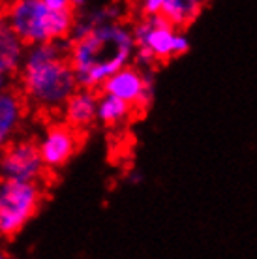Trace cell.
<instances>
[{
  "label": "cell",
  "instance_id": "13",
  "mask_svg": "<svg viewBox=\"0 0 257 259\" xmlns=\"http://www.w3.org/2000/svg\"><path fill=\"white\" fill-rule=\"evenodd\" d=\"M203 6L205 0H167L160 15L177 28H186L199 17Z\"/></svg>",
  "mask_w": 257,
  "mask_h": 259
},
{
  "label": "cell",
  "instance_id": "17",
  "mask_svg": "<svg viewBox=\"0 0 257 259\" xmlns=\"http://www.w3.org/2000/svg\"><path fill=\"white\" fill-rule=\"evenodd\" d=\"M71 2H73V6H75V8H81V6H84V4H87V0H71Z\"/></svg>",
  "mask_w": 257,
  "mask_h": 259
},
{
  "label": "cell",
  "instance_id": "16",
  "mask_svg": "<svg viewBox=\"0 0 257 259\" xmlns=\"http://www.w3.org/2000/svg\"><path fill=\"white\" fill-rule=\"evenodd\" d=\"M12 77L13 75H8V73H2V71H0V92L12 87Z\"/></svg>",
  "mask_w": 257,
  "mask_h": 259
},
{
  "label": "cell",
  "instance_id": "18",
  "mask_svg": "<svg viewBox=\"0 0 257 259\" xmlns=\"http://www.w3.org/2000/svg\"><path fill=\"white\" fill-rule=\"evenodd\" d=\"M205 2H206V0H205Z\"/></svg>",
  "mask_w": 257,
  "mask_h": 259
},
{
  "label": "cell",
  "instance_id": "10",
  "mask_svg": "<svg viewBox=\"0 0 257 259\" xmlns=\"http://www.w3.org/2000/svg\"><path fill=\"white\" fill-rule=\"evenodd\" d=\"M98 96L100 91L79 87L60 109L62 120L79 132L89 130L92 124L98 122Z\"/></svg>",
  "mask_w": 257,
  "mask_h": 259
},
{
  "label": "cell",
  "instance_id": "14",
  "mask_svg": "<svg viewBox=\"0 0 257 259\" xmlns=\"http://www.w3.org/2000/svg\"><path fill=\"white\" fill-rule=\"evenodd\" d=\"M167 0H139V15H160Z\"/></svg>",
  "mask_w": 257,
  "mask_h": 259
},
{
  "label": "cell",
  "instance_id": "15",
  "mask_svg": "<svg viewBox=\"0 0 257 259\" xmlns=\"http://www.w3.org/2000/svg\"><path fill=\"white\" fill-rule=\"evenodd\" d=\"M44 2L55 12H73L75 10L71 0H44Z\"/></svg>",
  "mask_w": 257,
  "mask_h": 259
},
{
  "label": "cell",
  "instance_id": "9",
  "mask_svg": "<svg viewBox=\"0 0 257 259\" xmlns=\"http://www.w3.org/2000/svg\"><path fill=\"white\" fill-rule=\"evenodd\" d=\"M26 100L17 89H6L0 92V150L17 139L26 117Z\"/></svg>",
  "mask_w": 257,
  "mask_h": 259
},
{
  "label": "cell",
  "instance_id": "12",
  "mask_svg": "<svg viewBox=\"0 0 257 259\" xmlns=\"http://www.w3.org/2000/svg\"><path fill=\"white\" fill-rule=\"evenodd\" d=\"M135 113V107L128 104L126 100L118 96H113L109 92L100 91L98 96V122L105 128H116L122 126L132 118Z\"/></svg>",
  "mask_w": 257,
  "mask_h": 259
},
{
  "label": "cell",
  "instance_id": "1",
  "mask_svg": "<svg viewBox=\"0 0 257 259\" xmlns=\"http://www.w3.org/2000/svg\"><path fill=\"white\" fill-rule=\"evenodd\" d=\"M79 89L70 62V39L28 46L19 70V91L26 104L41 113L60 111Z\"/></svg>",
  "mask_w": 257,
  "mask_h": 259
},
{
  "label": "cell",
  "instance_id": "7",
  "mask_svg": "<svg viewBox=\"0 0 257 259\" xmlns=\"http://www.w3.org/2000/svg\"><path fill=\"white\" fill-rule=\"evenodd\" d=\"M100 91L122 98L135 111H145L154 100V75L152 70H143L132 62L115 71Z\"/></svg>",
  "mask_w": 257,
  "mask_h": 259
},
{
  "label": "cell",
  "instance_id": "2",
  "mask_svg": "<svg viewBox=\"0 0 257 259\" xmlns=\"http://www.w3.org/2000/svg\"><path fill=\"white\" fill-rule=\"evenodd\" d=\"M135 49L134 30L120 19L96 25L83 38L70 41V62L79 87L100 91L115 71L134 62Z\"/></svg>",
  "mask_w": 257,
  "mask_h": 259
},
{
  "label": "cell",
  "instance_id": "8",
  "mask_svg": "<svg viewBox=\"0 0 257 259\" xmlns=\"http://www.w3.org/2000/svg\"><path fill=\"white\" fill-rule=\"evenodd\" d=\"M79 145H81V132L64 120L47 126L38 141L41 158L49 171L64 167L75 156Z\"/></svg>",
  "mask_w": 257,
  "mask_h": 259
},
{
  "label": "cell",
  "instance_id": "4",
  "mask_svg": "<svg viewBox=\"0 0 257 259\" xmlns=\"http://www.w3.org/2000/svg\"><path fill=\"white\" fill-rule=\"evenodd\" d=\"M132 30L137 44L134 64L143 70H154L158 62H167L190 51L184 28H177L161 15H139Z\"/></svg>",
  "mask_w": 257,
  "mask_h": 259
},
{
  "label": "cell",
  "instance_id": "6",
  "mask_svg": "<svg viewBox=\"0 0 257 259\" xmlns=\"http://www.w3.org/2000/svg\"><path fill=\"white\" fill-rule=\"evenodd\" d=\"M47 171L38 141L13 139L6 149L0 150V179L44 182Z\"/></svg>",
  "mask_w": 257,
  "mask_h": 259
},
{
  "label": "cell",
  "instance_id": "11",
  "mask_svg": "<svg viewBox=\"0 0 257 259\" xmlns=\"http://www.w3.org/2000/svg\"><path fill=\"white\" fill-rule=\"evenodd\" d=\"M25 51L26 46L13 32V28L2 12L0 13V71L8 75L19 73L23 59H25Z\"/></svg>",
  "mask_w": 257,
  "mask_h": 259
},
{
  "label": "cell",
  "instance_id": "5",
  "mask_svg": "<svg viewBox=\"0 0 257 259\" xmlns=\"http://www.w3.org/2000/svg\"><path fill=\"white\" fill-rule=\"evenodd\" d=\"M44 201L41 182L0 179V237L13 239L32 220Z\"/></svg>",
  "mask_w": 257,
  "mask_h": 259
},
{
  "label": "cell",
  "instance_id": "3",
  "mask_svg": "<svg viewBox=\"0 0 257 259\" xmlns=\"http://www.w3.org/2000/svg\"><path fill=\"white\" fill-rule=\"evenodd\" d=\"M4 15L26 47L68 39L77 17L75 12H55L44 0H13L4 10Z\"/></svg>",
  "mask_w": 257,
  "mask_h": 259
}]
</instances>
